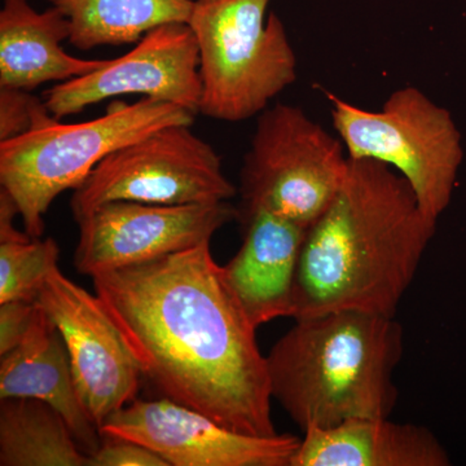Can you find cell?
Masks as SVG:
<instances>
[{"instance_id": "cell-6", "label": "cell", "mask_w": 466, "mask_h": 466, "mask_svg": "<svg viewBox=\"0 0 466 466\" xmlns=\"http://www.w3.org/2000/svg\"><path fill=\"white\" fill-rule=\"evenodd\" d=\"M334 131L350 159H373L400 174L424 213L437 220L449 204L461 158L452 119L415 87L389 95L380 110L327 94Z\"/></svg>"}, {"instance_id": "cell-14", "label": "cell", "mask_w": 466, "mask_h": 466, "mask_svg": "<svg viewBox=\"0 0 466 466\" xmlns=\"http://www.w3.org/2000/svg\"><path fill=\"white\" fill-rule=\"evenodd\" d=\"M0 358V400L45 401L66 419L88 455L99 449L103 434L76 389L66 342L39 303L25 336Z\"/></svg>"}, {"instance_id": "cell-11", "label": "cell", "mask_w": 466, "mask_h": 466, "mask_svg": "<svg viewBox=\"0 0 466 466\" xmlns=\"http://www.w3.org/2000/svg\"><path fill=\"white\" fill-rule=\"evenodd\" d=\"M103 437L143 444L168 466H291L300 440L232 431L200 410L164 398L135 400L101 425Z\"/></svg>"}, {"instance_id": "cell-1", "label": "cell", "mask_w": 466, "mask_h": 466, "mask_svg": "<svg viewBox=\"0 0 466 466\" xmlns=\"http://www.w3.org/2000/svg\"><path fill=\"white\" fill-rule=\"evenodd\" d=\"M210 242L94 276L95 293L165 398L272 437L267 358Z\"/></svg>"}, {"instance_id": "cell-12", "label": "cell", "mask_w": 466, "mask_h": 466, "mask_svg": "<svg viewBox=\"0 0 466 466\" xmlns=\"http://www.w3.org/2000/svg\"><path fill=\"white\" fill-rule=\"evenodd\" d=\"M126 95L200 113V56L188 24L170 23L150 30L124 56L46 91L45 101L61 121L94 104Z\"/></svg>"}, {"instance_id": "cell-7", "label": "cell", "mask_w": 466, "mask_h": 466, "mask_svg": "<svg viewBox=\"0 0 466 466\" xmlns=\"http://www.w3.org/2000/svg\"><path fill=\"white\" fill-rule=\"evenodd\" d=\"M349 161L339 137L299 106L275 104L257 119L241 167L238 208H265L309 227L339 192Z\"/></svg>"}, {"instance_id": "cell-21", "label": "cell", "mask_w": 466, "mask_h": 466, "mask_svg": "<svg viewBox=\"0 0 466 466\" xmlns=\"http://www.w3.org/2000/svg\"><path fill=\"white\" fill-rule=\"evenodd\" d=\"M90 466H168L155 451L125 438L103 437Z\"/></svg>"}, {"instance_id": "cell-17", "label": "cell", "mask_w": 466, "mask_h": 466, "mask_svg": "<svg viewBox=\"0 0 466 466\" xmlns=\"http://www.w3.org/2000/svg\"><path fill=\"white\" fill-rule=\"evenodd\" d=\"M69 21V42L81 51L134 45L150 30L188 23L193 0H46Z\"/></svg>"}, {"instance_id": "cell-19", "label": "cell", "mask_w": 466, "mask_h": 466, "mask_svg": "<svg viewBox=\"0 0 466 466\" xmlns=\"http://www.w3.org/2000/svg\"><path fill=\"white\" fill-rule=\"evenodd\" d=\"M16 216L20 213L14 198L0 189V303L36 300L46 279L58 266L56 241L18 231Z\"/></svg>"}, {"instance_id": "cell-20", "label": "cell", "mask_w": 466, "mask_h": 466, "mask_svg": "<svg viewBox=\"0 0 466 466\" xmlns=\"http://www.w3.org/2000/svg\"><path fill=\"white\" fill-rule=\"evenodd\" d=\"M60 121L45 99L20 88L0 87V143L16 139Z\"/></svg>"}, {"instance_id": "cell-18", "label": "cell", "mask_w": 466, "mask_h": 466, "mask_svg": "<svg viewBox=\"0 0 466 466\" xmlns=\"http://www.w3.org/2000/svg\"><path fill=\"white\" fill-rule=\"evenodd\" d=\"M0 465L90 466L66 419L33 398L0 400Z\"/></svg>"}, {"instance_id": "cell-10", "label": "cell", "mask_w": 466, "mask_h": 466, "mask_svg": "<svg viewBox=\"0 0 466 466\" xmlns=\"http://www.w3.org/2000/svg\"><path fill=\"white\" fill-rule=\"evenodd\" d=\"M233 219H238V208L228 201L196 205L106 202L76 222V268L94 278L158 259L211 241Z\"/></svg>"}, {"instance_id": "cell-2", "label": "cell", "mask_w": 466, "mask_h": 466, "mask_svg": "<svg viewBox=\"0 0 466 466\" xmlns=\"http://www.w3.org/2000/svg\"><path fill=\"white\" fill-rule=\"evenodd\" d=\"M434 227L400 174L350 159L339 192L306 229L291 318L342 309L395 318Z\"/></svg>"}, {"instance_id": "cell-22", "label": "cell", "mask_w": 466, "mask_h": 466, "mask_svg": "<svg viewBox=\"0 0 466 466\" xmlns=\"http://www.w3.org/2000/svg\"><path fill=\"white\" fill-rule=\"evenodd\" d=\"M36 306V300H8L0 303V355L16 348L25 336Z\"/></svg>"}, {"instance_id": "cell-4", "label": "cell", "mask_w": 466, "mask_h": 466, "mask_svg": "<svg viewBox=\"0 0 466 466\" xmlns=\"http://www.w3.org/2000/svg\"><path fill=\"white\" fill-rule=\"evenodd\" d=\"M195 116L175 104L142 97L133 104L113 101L91 121L54 122L0 143V186L17 205L25 232L41 238L55 198L78 188L110 153L167 126L193 125Z\"/></svg>"}, {"instance_id": "cell-13", "label": "cell", "mask_w": 466, "mask_h": 466, "mask_svg": "<svg viewBox=\"0 0 466 466\" xmlns=\"http://www.w3.org/2000/svg\"><path fill=\"white\" fill-rule=\"evenodd\" d=\"M238 220L242 244L223 266L233 296L257 329L293 317L297 266L308 227L265 208H238Z\"/></svg>"}, {"instance_id": "cell-5", "label": "cell", "mask_w": 466, "mask_h": 466, "mask_svg": "<svg viewBox=\"0 0 466 466\" xmlns=\"http://www.w3.org/2000/svg\"><path fill=\"white\" fill-rule=\"evenodd\" d=\"M271 0H193L188 25L200 56V113L242 122L297 81L296 51Z\"/></svg>"}, {"instance_id": "cell-16", "label": "cell", "mask_w": 466, "mask_h": 466, "mask_svg": "<svg viewBox=\"0 0 466 466\" xmlns=\"http://www.w3.org/2000/svg\"><path fill=\"white\" fill-rule=\"evenodd\" d=\"M447 462L440 441L424 426L376 417L309 429L291 466H443Z\"/></svg>"}, {"instance_id": "cell-15", "label": "cell", "mask_w": 466, "mask_h": 466, "mask_svg": "<svg viewBox=\"0 0 466 466\" xmlns=\"http://www.w3.org/2000/svg\"><path fill=\"white\" fill-rule=\"evenodd\" d=\"M69 21L51 7L35 11L29 0H3L0 9V87L32 91L95 72L108 60L72 56Z\"/></svg>"}, {"instance_id": "cell-8", "label": "cell", "mask_w": 466, "mask_h": 466, "mask_svg": "<svg viewBox=\"0 0 466 466\" xmlns=\"http://www.w3.org/2000/svg\"><path fill=\"white\" fill-rule=\"evenodd\" d=\"M192 125H170L110 153L75 189L76 222L110 201L153 205L218 204L238 189L222 159Z\"/></svg>"}, {"instance_id": "cell-3", "label": "cell", "mask_w": 466, "mask_h": 466, "mask_svg": "<svg viewBox=\"0 0 466 466\" xmlns=\"http://www.w3.org/2000/svg\"><path fill=\"white\" fill-rule=\"evenodd\" d=\"M294 320L266 358L272 400L303 433L391 416L404 350L395 318L342 309Z\"/></svg>"}, {"instance_id": "cell-9", "label": "cell", "mask_w": 466, "mask_h": 466, "mask_svg": "<svg viewBox=\"0 0 466 466\" xmlns=\"http://www.w3.org/2000/svg\"><path fill=\"white\" fill-rule=\"evenodd\" d=\"M36 302L56 325L72 363L76 389L96 425L137 400L143 372L96 293L55 267Z\"/></svg>"}]
</instances>
